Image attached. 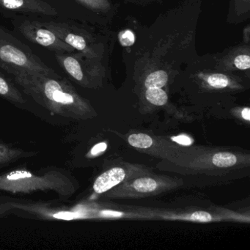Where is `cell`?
Wrapping results in <instances>:
<instances>
[{
  "label": "cell",
  "mask_w": 250,
  "mask_h": 250,
  "mask_svg": "<svg viewBox=\"0 0 250 250\" xmlns=\"http://www.w3.org/2000/svg\"><path fill=\"white\" fill-rule=\"evenodd\" d=\"M0 97L17 106H22L26 104V99L22 93L14 85L12 82L0 74Z\"/></svg>",
  "instance_id": "cell-12"
},
{
  "label": "cell",
  "mask_w": 250,
  "mask_h": 250,
  "mask_svg": "<svg viewBox=\"0 0 250 250\" xmlns=\"http://www.w3.org/2000/svg\"><path fill=\"white\" fill-rule=\"evenodd\" d=\"M153 137L144 133H136L128 137L130 146L139 150H146L151 146Z\"/></svg>",
  "instance_id": "cell-16"
},
{
  "label": "cell",
  "mask_w": 250,
  "mask_h": 250,
  "mask_svg": "<svg viewBox=\"0 0 250 250\" xmlns=\"http://www.w3.org/2000/svg\"><path fill=\"white\" fill-rule=\"evenodd\" d=\"M120 43L124 47L132 46L135 42V35L131 30H125L120 32L118 35Z\"/></svg>",
  "instance_id": "cell-18"
},
{
  "label": "cell",
  "mask_w": 250,
  "mask_h": 250,
  "mask_svg": "<svg viewBox=\"0 0 250 250\" xmlns=\"http://www.w3.org/2000/svg\"><path fill=\"white\" fill-rule=\"evenodd\" d=\"M149 172H151V169L144 165L121 162L106 169L96 178L93 184V192L102 195L131 178Z\"/></svg>",
  "instance_id": "cell-5"
},
{
  "label": "cell",
  "mask_w": 250,
  "mask_h": 250,
  "mask_svg": "<svg viewBox=\"0 0 250 250\" xmlns=\"http://www.w3.org/2000/svg\"><path fill=\"white\" fill-rule=\"evenodd\" d=\"M55 57L60 66L76 83L83 87L93 85L91 80L94 74L93 70L89 68L84 62L85 55L80 52L77 54L56 53Z\"/></svg>",
  "instance_id": "cell-7"
},
{
  "label": "cell",
  "mask_w": 250,
  "mask_h": 250,
  "mask_svg": "<svg viewBox=\"0 0 250 250\" xmlns=\"http://www.w3.org/2000/svg\"><path fill=\"white\" fill-rule=\"evenodd\" d=\"M14 77L26 95L54 115L74 121H85L96 115L90 102L61 76L26 72Z\"/></svg>",
  "instance_id": "cell-1"
},
{
  "label": "cell",
  "mask_w": 250,
  "mask_h": 250,
  "mask_svg": "<svg viewBox=\"0 0 250 250\" xmlns=\"http://www.w3.org/2000/svg\"><path fill=\"white\" fill-rule=\"evenodd\" d=\"M200 80L204 82L208 87L216 90L235 87V83L228 76L222 74H198Z\"/></svg>",
  "instance_id": "cell-13"
},
{
  "label": "cell",
  "mask_w": 250,
  "mask_h": 250,
  "mask_svg": "<svg viewBox=\"0 0 250 250\" xmlns=\"http://www.w3.org/2000/svg\"><path fill=\"white\" fill-rule=\"evenodd\" d=\"M34 150H26L14 145L0 142V169L6 167L21 159L37 156Z\"/></svg>",
  "instance_id": "cell-10"
},
{
  "label": "cell",
  "mask_w": 250,
  "mask_h": 250,
  "mask_svg": "<svg viewBox=\"0 0 250 250\" xmlns=\"http://www.w3.org/2000/svg\"><path fill=\"white\" fill-rule=\"evenodd\" d=\"M172 140L178 144L182 145V146H190L192 143L191 138L185 135L178 136V137H174Z\"/></svg>",
  "instance_id": "cell-20"
},
{
  "label": "cell",
  "mask_w": 250,
  "mask_h": 250,
  "mask_svg": "<svg viewBox=\"0 0 250 250\" xmlns=\"http://www.w3.org/2000/svg\"><path fill=\"white\" fill-rule=\"evenodd\" d=\"M182 184L181 179L149 172L114 187L102 197L106 200L145 198L175 189Z\"/></svg>",
  "instance_id": "cell-3"
},
{
  "label": "cell",
  "mask_w": 250,
  "mask_h": 250,
  "mask_svg": "<svg viewBox=\"0 0 250 250\" xmlns=\"http://www.w3.org/2000/svg\"><path fill=\"white\" fill-rule=\"evenodd\" d=\"M42 25L53 32L60 39L89 58L96 57L94 49L90 46L88 39L75 27L65 23L43 22Z\"/></svg>",
  "instance_id": "cell-8"
},
{
  "label": "cell",
  "mask_w": 250,
  "mask_h": 250,
  "mask_svg": "<svg viewBox=\"0 0 250 250\" xmlns=\"http://www.w3.org/2000/svg\"><path fill=\"white\" fill-rule=\"evenodd\" d=\"M12 211V208L6 203H0V217L6 216Z\"/></svg>",
  "instance_id": "cell-21"
},
{
  "label": "cell",
  "mask_w": 250,
  "mask_h": 250,
  "mask_svg": "<svg viewBox=\"0 0 250 250\" xmlns=\"http://www.w3.org/2000/svg\"><path fill=\"white\" fill-rule=\"evenodd\" d=\"M0 68L14 76L26 72L58 75L36 55L26 53L8 43H0Z\"/></svg>",
  "instance_id": "cell-4"
},
{
  "label": "cell",
  "mask_w": 250,
  "mask_h": 250,
  "mask_svg": "<svg viewBox=\"0 0 250 250\" xmlns=\"http://www.w3.org/2000/svg\"><path fill=\"white\" fill-rule=\"evenodd\" d=\"M78 188L76 178L62 168L46 167L33 171L20 167L0 175V193L20 195L51 193L60 202H65Z\"/></svg>",
  "instance_id": "cell-2"
},
{
  "label": "cell",
  "mask_w": 250,
  "mask_h": 250,
  "mask_svg": "<svg viewBox=\"0 0 250 250\" xmlns=\"http://www.w3.org/2000/svg\"><path fill=\"white\" fill-rule=\"evenodd\" d=\"M250 108L247 107L243 109L242 112H241V116L246 120L247 121H250Z\"/></svg>",
  "instance_id": "cell-22"
},
{
  "label": "cell",
  "mask_w": 250,
  "mask_h": 250,
  "mask_svg": "<svg viewBox=\"0 0 250 250\" xmlns=\"http://www.w3.org/2000/svg\"><path fill=\"white\" fill-rule=\"evenodd\" d=\"M86 8L94 11L106 12L111 8L109 0H75Z\"/></svg>",
  "instance_id": "cell-17"
},
{
  "label": "cell",
  "mask_w": 250,
  "mask_h": 250,
  "mask_svg": "<svg viewBox=\"0 0 250 250\" xmlns=\"http://www.w3.org/2000/svg\"><path fill=\"white\" fill-rule=\"evenodd\" d=\"M234 66L237 69L245 71L250 68V58L249 55H240L235 57L233 61Z\"/></svg>",
  "instance_id": "cell-19"
},
{
  "label": "cell",
  "mask_w": 250,
  "mask_h": 250,
  "mask_svg": "<svg viewBox=\"0 0 250 250\" xmlns=\"http://www.w3.org/2000/svg\"><path fill=\"white\" fill-rule=\"evenodd\" d=\"M168 74L163 70L153 71L147 76L144 85L146 89L163 88L168 83Z\"/></svg>",
  "instance_id": "cell-14"
},
{
  "label": "cell",
  "mask_w": 250,
  "mask_h": 250,
  "mask_svg": "<svg viewBox=\"0 0 250 250\" xmlns=\"http://www.w3.org/2000/svg\"><path fill=\"white\" fill-rule=\"evenodd\" d=\"M19 29L21 34L30 42L56 53H72L75 50L60 39L53 32L43 27L42 23L24 21Z\"/></svg>",
  "instance_id": "cell-6"
},
{
  "label": "cell",
  "mask_w": 250,
  "mask_h": 250,
  "mask_svg": "<svg viewBox=\"0 0 250 250\" xmlns=\"http://www.w3.org/2000/svg\"><path fill=\"white\" fill-rule=\"evenodd\" d=\"M0 7L23 13L58 15L57 10L43 0H0Z\"/></svg>",
  "instance_id": "cell-9"
},
{
  "label": "cell",
  "mask_w": 250,
  "mask_h": 250,
  "mask_svg": "<svg viewBox=\"0 0 250 250\" xmlns=\"http://www.w3.org/2000/svg\"><path fill=\"white\" fill-rule=\"evenodd\" d=\"M207 159L210 162H206V165H210L212 169H232V167L238 168L241 162H244V157H241L238 153L229 151L213 152Z\"/></svg>",
  "instance_id": "cell-11"
},
{
  "label": "cell",
  "mask_w": 250,
  "mask_h": 250,
  "mask_svg": "<svg viewBox=\"0 0 250 250\" xmlns=\"http://www.w3.org/2000/svg\"><path fill=\"white\" fill-rule=\"evenodd\" d=\"M146 99L154 106H162L168 102V96L162 88H148L146 90Z\"/></svg>",
  "instance_id": "cell-15"
}]
</instances>
